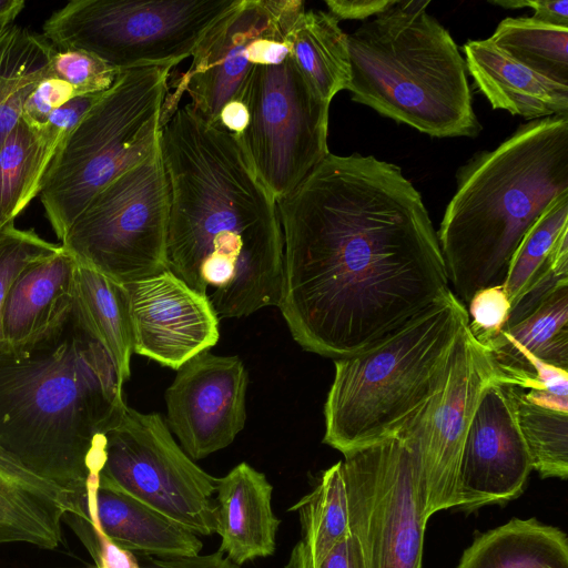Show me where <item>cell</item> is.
Segmentation results:
<instances>
[{
	"label": "cell",
	"mask_w": 568,
	"mask_h": 568,
	"mask_svg": "<svg viewBox=\"0 0 568 568\" xmlns=\"http://www.w3.org/2000/svg\"><path fill=\"white\" fill-rule=\"evenodd\" d=\"M349 535L366 568H423L427 520L412 454L392 437L344 456Z\"/></svg>",
	"instance_id": "obj_13"
},
{
	"label": "cell",
	"mask_w": 568,
	"mask_h": 568,
	"mask_svg": "<svg viewBox=\"0 0 568 568\" xmlns=\"http://www.w3.org/2000/svg\"><path fill=\"white\" fill-rule=\"evenodd\" d=\"M219 125L235 136H240L248 124V111L241 99L226 102L220 111Z\"/></svg>",
	"instance_id": "obj_42"
},
{
	"label": "cell",
	"mask_w": 568,
	"mask_h": 568,
	"mask_svg": "<svg viewBox=\"0 0 568 568\" xmlns=\"http://www.w3.org/2000/svg\"><path fill=\"white\" fill-rule=\"evenodd\" d=\"M64 518L73 526H90L115 546L144 556L178 557L200 554L199 536L140 500L90 477L85 491Z\"/></svg>",
	"instance_id": "obj_18"
},
{
	"label": "cell",
	"mask_w": 568,
	"mask_h": 568,
	"mask_svg": "<svg viewBox=\"0 0 568 568\" xmlns=\"http://www.w3.org/2000/svg\"><path fill=\"white\" fill-rule=\"evenodd\" d=\"M277 210V307L305 351L351 356L450 290L422 195L396 164L329 152Z\"/></svg>",
	"instance_id": "obj_1"
},
{
	"label": "cell",
	"mask_w": 568,
	"mask_h": 568,
	"mask_svg": "<svg viewBox=\"0 0 568 568\" xmlns=\"http://www.w3.org/2000/svg\"><path fill=\"white\" fill-rule=\"evenodd\" d=\"M24 7L23 0H0V31L13 24Z\"/></svg>",
	"instance_id": "obj_43"
},
{
	"label": "cell",
	"mask_w": 568,
	"mask_h": 568,
	"mask_svg": "<svg viewBox=\"0 0 568 568\" xmlns=\"http://www.w3.org/2000/svg\"><path fill=\"white\" fill-rule=\"evenodd\" d=\"M139 568H239L221 550L209 555L155 557L139 564Z\"/></svg>",
	"instance_id": "obj_38"
},
{
	"label": "cell",
	"mask_w": 568,
	"mask_h": 568,
	"mask_svg": "<svg viewBox=\"0 0 568 568\" xmlns=\"http://www.w3.org/2000/svg\"><path fill=\"white\" fill-rule=\"evenodd\" d=\"M290 511L298 514L301 539L293 547L285 568H317L349 535L342 460L324 470L314 488Z\"/></svg>",
	"instance_id": "obj_26"
},
{
	"label": "cell",
	"mask_w": 568,
	"mask_h": 568,
	"mask_svg": "<svg viewBox=\"0 0 568 568\" xmlns=\"http://www.w3.org/2000/svg\"><path fill=\"white\" fill-rule=\"evenodd\" d=\"M92 568H98V567L95 566V567H92Z\"/></svg>",
	"instance_id": "obj_44"
},
{
	"label": "cell",
	"mask_w": 568,
	"mask_h": 568,
	"mask_svg": "<svg viewBox=\"0 0 568 568\" xmlns=\"http://www.w3.org/2000/svg\"><path fill=\"white\" fill-rule=\"evenodd\" d=\"M503 382L490 353L460 332L440 382L423 408L397 434L408 447L423 517L456 508L458 473L467 432L484 390Z\"/></svg>",
	"instance_id": "obj_12"
},
{
	"label": "cell",
	"mask_w": 568,
	"mask_h": 568,
	"mask_svg": "<svg viewBox=\"0 0 568 568\" xmlns=\"http://www.w3.org/2000/svg\"><path fill=\"white\" fill-rule=\"evenodd\" d=\"M239 99L247 108L248 124L234 136L257 179L278 202L329 153L331 103L292 54L280 64L254 65Z\"/></svg>",
	"instance_id": "obj_10"
},
{
	"label": "cell",
	"mask_w": 568,
	"mask_h": 568,
	"mask_svg": "<svg viewBox=\"0 0 568 568\" xmlns=\"http://www.w3.org/2000/svg\"><path fill=\"white\" fill-rule=\"evenodd\" d=\"M517 419L526 443L532 469L541 478L568 477V412L525 399L511 385Z\"/></svg>",
	"instance_id": "obj_32"
},
{
	"label": "cell",
	"mask_w": 568,
	"mask_h": 568,
	"mask_svg": "<svg viewBox=\"0 0 568 568\" xmlns=\"http://www.w3.org/2000/svg\"><path fill=\"white\" fill-rule=\"evenodd\" d=\"M456 186L437 237L452 292L466 306L478 290L504 284L525 234L568 194V115L521 124L460 166Z\"/></svg>",
	"instance_id": "obj_4"
},
{
	"label": "cell",
	"mask_w": 568,
	"mask_h": 568,
	"mask_svg": "<svg viewBox=\"0 0 568 568\" xmlns=\"http://www.w3.org/2000/svg\"><path fill=\"white\" fill-rule=\"evenodd\" d=\"M485 348L505 384L534 377L528 366L530 358L568 371V285L555 290L532 313L505 328Z\"/></svg>",
	"instance_id": "obj_23"
},
{
	"label": "cell",
	"mask_w": 568,
	"mask_h": 568,
	"mask_svg": "<svg viewBox=\"0 0 568 568\" xmlns=\"http://www.w3.org/2000/svg\"><path fill=\"white\" fill-rule=\"evenodd\" d=\"M133 353L179 369L220 338L219 316L207 298L171 271L126 283Z\"/></svg>",
	"instance_id": "obj_17"
},
{
	"label": "cell",
	"mask_w": 568,
	"mask_h": 568,
	"mask_svg": "<svg viewBox=\"0 0 568 568\" xmlns=\"http://www.w3.org/2000/svg\"><path fill=\"white\" fill-rule=\"evenodd\" d=\"M170 184L168 270L220 317L247 316L281 298L284 240L277 202L237 139L179 106L161 126Z\"/></svg>",
	"instance_id": "obj_2"
},
{
	"label": "cell",
	"mask_w": 568,
	"mask_h": 568,
	"mask_svg": "<svg viewBox=\"0 0 568 568\" xmlns=\"http://www.w3.org/2000/svg\"><path fill=\"white\" fill-rule=\"evenodd\" d=\"M247 384L237 356L204 351L178 369L164 395L166 424L192 459L227 447L244 428Z\"/></svg>",
	"instance_id": "obj_15"
},
{
	"label": "cell",
	"mask_w": 568,
	"mask_h": 568,
	"mask_svg": "<svg viewBox=\"0 0 568 568\" xmlns=\"http://www.w3.org/2000/svg\"><path fill=\"white\" fill-rule=\"evenodd\" d=\"M396 0H326L328 12L338 21L365 20L384 12Z\"/></svg>",
	"instance_id": "obj_40"
},
{
	"label": "cell",
	"mask_w": 568,
	"mask_h": 568,
	"mask_svg": "<svg viewBox=\"0 0 568 568\" xmlns=\"http://www.w3.org/2000/svg\"><path fill=\"white\" fill-rule=\"evenodd\" d=\"M532 470L509 386L489 385L471 418L458 473L456 508L473 513L518 498Z\"/></svg>",
	"instance_id": "obj_16"
},
{
	"label": "cell",
	"mask_w": 568,
	"mask_h": 568,
	"mask_svg": "<svg viewBox=\"0 0 568 568\" xmlns=\"http://www.w3.org/2000/svg\"><path fill=\"white\" fill-rule=\"evenodd\" d=\"M104 92L72 98L63 105L55 109L49 116L44 126L40 131L34 132H37L42 140L59 149L67 136L78 126L87 112Z\"/></svg>",
	"instance_id": "obj_37"
},
{
	"label": "cell",
	"mask_w": 568,
	"mask_h": 568,
	"mask_svg": "<svg viewBox=\"0 0 568 568\" xmlns=\"http://www.w3.org/2000/svg\"><path fill=\"white\" fill-rule=\"evenodd\" d=\"M428 4L396 0L348 34L347 90L354 102L429 136H477L465 60Z\"/></svg>",
	"instance_id": "obj_5"
},
{
	"label": "cell",
	"mask_w": 568,
	"mask_h": 568,
	"mask_svg": "<svg viewBox=\"0 0 568 568\" xmlns=\"http://www.w3.org/2000/svg\"><path fill=\"white\" fill-rule=\"evenodd\" d=\"M219 478L176 444L163 418L129 406L106 433L99 484L120 490L197 536L219 531Z\"/></svg>",
	"instance_id": "obj_11"
},
{
	"label": "cell",
	"mask_w": 568,
	"mask_h": 568,
	"mask_svg": "<svg viewBox=\"0 0 568 568\" xmlns=\"http://www.w3.org/2000/svg\"><path fill=\"white\" fill-rule=\"evenodd\" d=\"M505 9H521L529 7L534 9L532 19L542 23L568 27V1L567 0H505L501 2Z\"/></svg>",
	"instance_id": "obj_39"
},
{
	"label": "cell",
	"mask_w": 568,
	"mask_h": 568,
	"mask_svg": "<svg viewBox=\"0 0 568 568\" xmlns=\"http://www.w3.org/2000/svg\"><path fill=\"white\" fill-rule=\"evenodd\" d=\"M120 71L99 57L79 49H54L50 60V77L68 82L75 95L109 90Z\"/></svg>",
	"instance_id": "obj_34"
},
{
	"label": "cell",
	"mask_w": 568,
	"mask_h": 568,
	"mask_svg": "<svg viewBox=\"0 0 568 568\" xmlns=\"http://www.w3.org/2000/svg\"><path fill=\"white\" fill-rule=\"evenodd\" d=\"M60 248V244L45 241L33 230L18 229L14 222L0 230V352L3 349L2 310L14 281L28 265Z\"/></svg>",
	"instance_id": "obj_33"
},
{
	"label": "cell",
	"mask_w": 568,
	"mask_h": 568,
	"mask_svg": "<svg viewBox=\"0 0 568 568\" xmlns=\"http://www.w3.org/2000/svg\"><path fill=\"white\" fill-rule=\"evenodd\" d=\"M470 335L484 347L505 328L510 313V301L503 285L478 290L466 305Z\"/></svg>",
	"instance_id": "obj_35"
},
{
	"label": "cell",
	"mask_w": 568,
	"mask_h": 568,
	"mask_svg": "<svg viewBox=\"0 0 568 568\" xmlns=\"http://www.w3.org/2000/svg\"><path fill=\"white\" fill-rule=\"evenodd\" d=\"M466 69L495 110L537 120L568 115V85L523 65L490 39L463 45Z\"/></svg>",
	"instance_id": "obj_20"
},
{
	"label": "cell",
	"mask_w": 568,
	"mask_h": 568,
	"mask_svg": "<svg viewBox=\"0 0 568 568\" xmlns=\"http://www.w3.org/2000/svg\"><path fill=\"white\" fill-rule=\"evenodd\" d=\"M77 97L73 88L57 77L38 83L23 103L21 121L32 131H40L51 113Z\"/></svg>",
	"instance_id": "obj_36"
},
{
	"label": "cell",
	"mask_w": 568,
	"mask_h": 568,
	"mask_svg": "<svg viewBox=\"0 0 568 568\" xmlns=\"http://www.w3.org/2000/svg\"><path fill=\"white\" fill-rule=\"evenodd\" d=\"M291 54L321 97L331 103L351 82L348 34L328 11L305 10L293 30Z\"/></svg>",
	"instance_id": "obj_27"
},
{
	"label": "cell",
	"mask_w": 568,
	"mask_h": 568,
	"mask_svg": "<svg viewBox=\"0 0 568 568\" xmlns=\"http://www.w3.org/2000/svg\"><path fill=\"white\" fill-rule=\"evenodd\" d=\"M295 0H237L206 32L192 54L187 70L169 87L161 126L187 93L190 106L206 121L217 124L223 105L239 99L252 68L251 54L257 38L272 30Z\"/></svg>",
	"instance_id": "obj_14"
},
{
	"label": "cell",
	"mask_w": 568,
	"mask_h": 568,
	"mask_svg": "<svg viewBox=\"0 0 568 568\" xmlns=\"http://www.w3.org/2000/svg\"><path fill=\"white\" fill-rule=\"evenodd\" d=\"M170 200L159 144L93 196L60 245L79 263L124 284L168 271Z\"/></svg>",
	"instance_id": "obj_9"
},
{
	"label": "cell",
	"mask_w": 568,
	"mask_h": 568,
	"mask_svg": "<svg viewBox=\"0 0 568 568\" xmlns=\"http://www.w3.org/2000/svg\"><path fill=\"white\" fill-rule=\"evenodd\" d=\"M101 343L71 310L38 343L0 352V454L73 499L99 475L106 433L125 407Z\"/></svg>",
	"instance_id": "obj_3"
},
{
	"label": "cell",
	"mask_w": 568,
	"mask_h": 568,
	"mask_svg": "<svg viewBox=\"0 0 568 568\" xmlns=\"http://www.w3.org/2000/svg\"><path fill=\"white\" fill-rule=\"evenodd\" d=\"M272 491L265 475L246 463L219 478V550L239 567L274 554L280 519L272 509Z\"/></svg>",
	"instance_id": "obj_21"
},
{
	"label": "cell",
	"mask_w": 568,
	"mask_h": 568,
	"mask_svg": "<svg viewBox=\"0 0 568 568\" xmlns=\"http://www.w3.org/2000/svg\"><path fill=\"white\" fill-rule=\"evenodd\" d=\"M69 513L74 504L68 491L0 454V544L57 548Z\"/></svg>",
	"instance_id": "obj_22"
},
{
	"label": "cell",
	"mask_w": 568,
	"mask_h": 568,
	"mask_svg": "<svg viewBox=\"0 0 568 568\" xmlns=\"http://www.w3.org/2000/svg\"><path fill=\"white\" fill-rule=\"evenodd\" d=\"M456 568H568V538L536 518H511L478 534Z\"/></svg>",
	"instance_id": "obj_25"
},
{
	"label": "cell",
	"mask_w": 568,
	"mask_h": 568,
	"mask_svg": "<svg viewBox=\"0 0 568 568\" xmlns=\"http://www.w3.org/2000/svg\"><path fill=\"white\" fill-rule=\"evenodd\" d=\"M317 568H366L359 547L348 535L338 542L317 566Z\"/></svg>",
	"instance_id": "obj_41"
},
{
	"label": "cell",
	"mask_w": 568,
	"mask_h": 568,
	"mask_svg": "<svg viewBox=\"0 0 568 568\" xmlns=\"http://www.w3.org/2000/svg\"><path fill=\"white\" fill-rule=\"evenodd\" d=\"M568 270V194L555 200L525 234L503 284L510 306L539 277Z\"/></svg>",
	"instance_id": "obj_29"
},
{
	"label": "cell",
	"mask_w": 568,
	"mask_h": 568,
	"mask_svg": "<svg viewBox=\"0 0 568 568\" xmlns=\"http://www.w3.org/2000/svg\"><path fill=\"white\" fill-rule=\"evenodd\" d=\"M57 150L20 119L0 151V230L40 195Z\"/></svg>",
	"instance_id": "obj_30"
},
{
	"label": "cell",
	"mask_w": 568,
	"mask_h": 568,
	"mask_svg": "<svg viewBox=\"0 0 568 568\" xmlns=\"http://www.w3.org/2000/svg\"><path fill=\"white\" fill-rule=\"evenodd\" d=\"M489 39L523 65L568 85V27L506 18Z\"/></svg>",
	"instance_id": "obj_31"
},
{
	"label": "cell",
	"mask_w": 568,
	"mask_h": 568,
	"mask_svg": "<svg viewBox=\"0 0 568 568\" xmlns=\"http://www.w3.org/2000/svg\"><path fill=\"white\" fill-rule=\"evenodd\" d=\"M467 323L466 306L449 290L394 332L335 359L323 443L345 456L396 437L435 392Z\"/></svg>",
	"instance_id": "obj_6"
},
{
	"label": "cell",
	"mask_w": 568,
	"mask_h": 568,
	"mask_svg": "<svg viewBox=\"0 0 568 568\" xmlns=\"http://www.w3.org/2000/svg\"><path fill=\"white\" fill-rule=\"evenodd\" d=\"M77 266L74 256L61 246L21 272L2 310V351L36 344L69 317Z\"/></svg>",
	"instance_id": "obj_19"
},
{
	"label": "cell",
	"mask_w": 568,
	"mask_h": 568,
	"mask_svg": "<svg viewBox=\"0 0 568 568\" xmlns=\"http://www.w3.org/2000/svg\"><path fill=\"white\" fill-rule=\"evenodd\" d=\"M72 312L104 347L123 385L131 375L133 354L126 285L78 262Z\"/></svg>",
	"instance_id": "obj_24"
},
{
	"label": "cell",
	"mask_w": 568,
	"mask_h": 568,
	"mask_svg": "<svg viewBox=\"0 0 568 568\" xmlns=\"http://www.w3.org/2000/svg\"><path fill=\"white\" fill-rule=\"evenodd\" d=\"M172 69L120 71L57 150L39 196L60 241L100 190L159 148Z\"/></svg>",
	"instance_id": "obj_7"
},
{
	"label": "cell",
	"mask_w": 568,
	"mask_h": 568,
	"mask_svg": "<svg viewBox=\"0 0 568 568\" xmlns=\"http://www.w3.org/2000/svg\"><path fill=\"white\" fill-rule=\"evenodd\" d=\"M54 47L26 27L11 24L0 31V151L21 119L26 99L50 77Z\"/></svg>",
	"instance_id": "obj_28"
},
{
	"label": "cell",
	"mask_w": 568,
	"mask_h": 568,
	"mask_svg": "<svg viewBox=\"0 0 568 568\" xmlns=\"http://www.w3.org/2000/svg\"><path fill=\"white\" fill-rule=\"evenodd\" d=\"M237 0H72L42 36L57 49L88 51L119 71L172 67L192 57Z\"/></svg>",
	"instance_id": "obj_8"
}]
</instances>
